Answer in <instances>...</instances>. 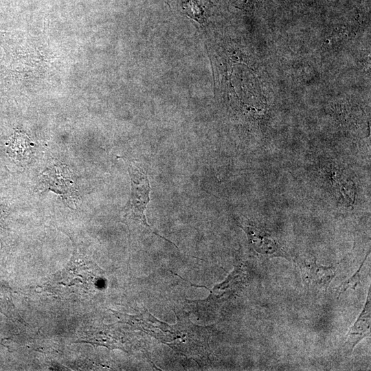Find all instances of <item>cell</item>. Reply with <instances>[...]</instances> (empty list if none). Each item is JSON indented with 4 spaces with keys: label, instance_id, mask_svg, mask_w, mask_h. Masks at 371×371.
Masks as SVG:
<instances>
[{
    "label": "cell",
    "instance_id": "cell-3",
    "mask_svg": "<svg viewBox=\"0 0 371 371\" xmlns=\"http://www.w3.org/2000/svg\"><path fill=\"white\" fill-rule=\"evenodd\" d=\"M304 284L312 289L326 291L335 276V269L317 264L315 258H306L297 262Z\"/></svg>",
    "mask_w": 371,
    "mask_h": 371
},
{
    "label": "cell",
    "instance_id": "cell-1",
    "mask_svg": "<svg viewBox=\"0 0 371 371\" xmlns=\"http://www.w3.org/2000/svg\"><path fill=\"white\" fill-rule=\"evenodd\" d=\"M178 322L166 327L163 343L174 350L196 360L209 355L208 337L205 328L196 326L187 314L179 313Z\"/></svg>",
    "mask_w": 371,
    "mask_h": 371
},
{
    "label": "cell",
    "instance_id": "cell-8",
    "mask_svg": "<svg viewBox=\"0 0 371 371\" xmlns=\"http://www.w3.org/2000/svg\"><path fill=\"white\" fill-rule=\"evenodd\" d=\"M368 255V254L366 256L363 262L361 263V265L359 266V269L355 271V273H353V275L351 277H350L348 279L342 282L336 288V293H337V298H339L341 295L349 289H351L353 290L356 289V288L360 283V278H361L360 274H361V269L363 266L365 261L366 260Z\"/></svg>",
    "mask_w": 371,
    "mask_h": 371
},
{
    "label": "cell",
    "instance_id": "cell-2",
    "mask_svg": "<svg viewBox=\"0 0 371 371\" xmlns=\"http://www.w3.org/2000/svg\"><path fill=\"white\" fill-rule=\"evenodd\" d=\"M128 170L131 179V218L153 232L157 236L168 240L152 230L146 222L144 212L150 201L149 194L150 191V186L146 172L138 165L133 163L129 164Z\"/></svg>",
    "mask_w": 371,
    "mask_h": 371
},
{
    "label": "cell",
    "instance_id": "cell-7",
    "mask_svg": "<svg viewBox=\"0 0 371 371\" xmlns=\"http://www.w3.org/2000/svg\"><path fill=\"white\" fill-rule=\"evenodd\" d=\"M182 9L190 18L199 23H203L205 21V12L202 5L197 0H188L183 2Z\"/></svg>",
    "mask_w": 371,
    "mask_h": 371
},
{
    "label": "cell",
    "instance_id": "cell-5",
    "mask_svg": "<svg viewBox=\"0 0 371 371\" xmlns=\"http://www.w3.org/2000/svg\"><path fill=\"white\" fill-rule=\"evenodd\" d=\"M247 234L254 250L265 257H282L289 259L287 254L269 234L252 225L241 227Z\"/></svg>",
    "mask_w": 371,
    "mask_h": 371
},
{
    "label": "cell",
    "instance_id": "cell-6",
    "mask_svg": "<svg viewBox=\"0 0 371 371\" xmlns=\"http://www.w3.org/2000/svg\"><path fill=\"white\" fill-rule=\"evenodd\" d=\"M49 169L46 170L43 177L46 183L49 185L50 189L64 196L75 195L76 188L74 182L70 181L69 176L62 175L64 167L55 166Z\"/></svg>",
    "mask_w": 371,
    "mask_h": 371
},
{
    "label": "cell",
    "instance_id": "cell-4",
    "mask_svg": "<svg viewBox=\"0 0 371 371\" xmlns=\"http://www.w3.org/2000/svg\"><path fill=\"white\" fill-rule=\"evenodd\" d=\"M370 287H369L366 300L358 318L350 328L345 341L342 345V352L350 356L355 346L365 337L370 335L371 302Z\"/></svg>",
    "mask_w": 371,
    "mask_h": 371
}]
</instances>
